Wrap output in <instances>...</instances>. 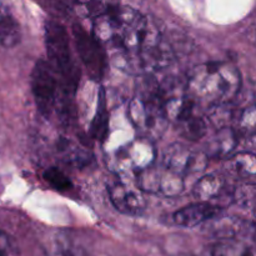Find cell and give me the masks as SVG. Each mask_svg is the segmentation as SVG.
Here are the masks:
<instances>
[{
  "instance_id": "4fadbf2b",
  "label": "cell",
  "mask_w": 256,
  "mask_h": 256,
  "mask_svg": "<svg viewBox=\"0 0 256 256\" xmlns=\"http://www.w3.org/2000/svg\"><path fill=\"white\" fill-rule=\"evenodd\" d=\"M225 188V182L216 175H205L200 178L192 189V194L199 202H212L222 195Z\"/></svg>"
},
{
  "instance_id": "5b68a950",
  "label": "cell",
  "mask_w": 256,
  "mask_h": 256,
  "mask_svg": "<svg viewBox=\"0 0 256 256\" xmlns=\"http://www.w3.org/2000/svg\"><path fill=\"white\" fill-rule=\"evenodd\" d=\"M58 78L46 60L39 59L32 72V92L40 114L49 118L56 104Z\"/></svg>"
},
{
  "instance_id": "8992f818",
  "label": "cell",
  "mask_w": 256,
  "mask_h": 256,
  "mask_svg": "<svg viewBox=\"0 0 256 256\" xmlns=\"http://www.w3.org/2000/svg\"><path fill=\"white\" fill-rule=\"evenodd\" d=\"M108 192L115 209L125 215H139L144 212L146 202L140 188L130 185L122 179L108 184Z\"/></svg>"
},
{
  "instance_id": "44dd1931",
  "label": "cell",
  "mask_w": 256,
  "mask_h": 256,
  "mask_svg": "<svg viewBox=\"0 0 256 256\" xmlns=\"http://www.w3.org/2000/svg\"><path fill=\"white\" fill-rule=\"evenodd\" d=\"M254 185H245V186L239 188L235 192V202L244 206H249L250 204H254Z\"/></svg>"
},
{
  "instance_id": "ac0fdd59",
  "label": "cell",
  "mask_w": 256,
  "mask_h": 256,
  "mask_svg": "<svg viewBox=\"0 0 256 256\" xmlns=\"http://www.w3.org/2000/svg\"><path fill=\"white\" fill-rule=\"evenodd\" d=\"M42 178L45 182L54 188L58 192H66V190L72 189V184L70 182L69 178L56 166H50L42 172Z\"/></svg>"
},
{
  "instance_id": "5bb4252c",
  "label": "cell",
  "mask_w": 256,
  "mask_h": 256,
  "mask_svg": "<svg viewBox=\"0 0 256 256\" xmlns=\"http://www.w3.org/2000/svg\"><path fill=\"white\" fill-rule=\"evenodd\" d=\"M108 130H109V114L106 109V100H105L104 90L100 89L96 114L90 124L89 134L92 139L98 142H104L105 136L108 135Z\"/></svg>"
},
{
  "instance_id": "3957f363",
  "label": "cell",
  "mask_w": 256,
  "mask_h": 256,
  "mask_svg": "<svg viewBox=\"0 0 256 256\" xmlns=\"http://www.w3.org/2000/svg\"><path fill=\"white\" fill-rule=\"evenodd\" d=\"M130 122L146 139H158L168 126L166 112L160 96L159 86L152 84L138 92L128 109Z\"/></svg>"
},
{
  "instance_id": "52a82bcc",
  "label": "cell",
  "mask_w": 256,
  "mask_h": 256,
  "mask_svg": "<svg viewBox=\"0 0 256 256\" xmlns=\"http://www.w3.org/2000/svg\"><path fill=\"white\" fill-rule=\"evenodd\" d=\"M206 164V154L192 152L182 144L170 145L164 155V169L182 178L190 172L204 170Z\"/></svg>"
},
{
  "instance_id": "277c9868",
  "label": "cell",
  "mask_w": 256,
  "mask_h": 256,
  "mask_svg": "<svg viewBox=\"0 0 256 256\" xmlns=\"http://www.w3.org/2000/svg\"><path fill=\"white\" fill-rule=\"evenodd\" d=\"M72 32L76 54L88 75L94 80L104 78L108 69V54L102 42L78 22L72 25Z\"/></svg>"
},
{
  "instance_id": "7c38bea8",
  "label": "cell",
  "mask_w": 256,
  "mask_h": 256,
  "mask_svg": "<svg viewBox=\"0 0 256 256\" xmlns=\"http://www.w3.org/2000/svg\"><path fill=\"white\" fill-rule=\"evenodd\" d=\"M45 256H86V252L69 235L58 234L48 242Z\"/></svg>"
},
{
  "instance_id": "7a4b0ae2",
  "label": "cell",
  "mask_w": 256,
  "mask_h": 256,
  "mask_svg": "<svg viewBox=\"0 0 256 256\" xmlns=\"http://www.w3.org/2000/svg\"><path fill=\"white\" fill-rule=\"evenodd\" d=\"M44 40L48 62L54 70L58 82L65 92L74 94L79 86L82 72L74 59L66 28L59 22L46 20L44 24Z\"/></svg>"
},
{
  "instance_id": "6da1fadb",
  "label": "cell",
  "mask_w": 256,
  "mask_h": 256,
  "mask_svg": "<svg viewBox=\"0 0 256 256\" xmlns=\"http://www.w3.org/2000/svg\"><path fill=\"white\" fill-rule=\"evenodd\" d=\"M242 86V76L230 62H208L198 65L190 72L185 92L195 104L208 108L219 104H229Z\"/></svg>"
},
{
  "instance_id": "ffe728a7",
  "label": "cell",
  "mask_w": 256,
  "mask_h": 256,
  "mask_svg": "<svg viewBox=\"0 0 256 256\" xmlns=\"http://www.w3.org/2000/svg\"><path fill=\"white\" fill-rule=\"evenodd\" d=\"M239 132L242 134H254L255 129V108L254 105H250L249 108L244 110L242 115L239 120Z\"/></svg>"
},
{
  "instance_id": "8fae6325",
  "label": "cell",
  "mask_w": 256,
  "mask_h": 256,
  "mask_svg": "<svg viewBox=\"0 0 256 256\" xmlns=\"http://www.w3.org/2000/svg\"><path fill=\"white\" fill-rule=\"evenodd\" d=\"M239 132L229 126L220 128L215 136L208 144L205 154L212 158H229L236 149Z\"/></svg>"
},
{
  "instance_id": "e0dca14e",
  "label": "cell",
  "mask_w": 256,
  "mask_h": 256,
  "mask_svg": "<svg viewBox=\"0 0 256 256\" xmlns=\"http://www.w3.org/2000/svg\"><path fill=\"white\" fill-rule=\"evenodd\" d=\"M182 189H184V178L168 170L160 172L159 190L162 194L168 196H174L182 192Z\"/></svg>"
},
{
  "instance_id": "2e32d148",
  "label": "cell",
  "mask_w": 256,
  "mask_h": 256,
  "mask_svg": "<svg viewBox=\"0 0 256 256\" xmlns=\"http://www.w3.org/2000/svg\"><path fill=\"white\" fill-rule=\"evenodd\" d=\"M206 256H254V252L250 246L242 242L226 240L214 245L209 252L205 254Z\"/></svg>"
},
{
  "instance_id": "d6986e66",
  "label": "cell",
  "mask_w": 256,
  "mask_h": 256,
  "mask_svg": "<svg viewBox=\"0 0 256 256\" xmlns=\"http://www.w3.org/2000/svg\"><path fill=\"white\" fill-rule=\"evenodd\" d=\"M0 256H20L16 242L8 232L0 230Z\"/></svg>"
},
{
  "instance_id": "9a60e30c",
  "label": "cell",
  "mask_w": 256,
  "mask_h": 256,
  "mask_svg": "<svg viewBox=\"0 0 256 256\" xmlns=\"http://www.w3.org/2000/svg\"><path fill=\"white\" fill-rule=\"evenodd\" d=\"M255 168V155L252 152H238L229 160V169L240 178H254Z\"/></svg>"
},
{
  "instance_id": "9c48e42d",
  "label": "cell",
  "mask_w": 256,
  "mask_h": 256,
  "mask_svg": "<svg viewBox=\"0 0 256 256\" xmlns=\"http://www.w3.org/2000/svg\"><path fill=\"white\" fill-rule=\"evenodd\" d=\"M220 206L209 202H198L182 208L172 215V222L182 228H195L215 219L219 215Z\"/></svg>"
},
{
  "instance_id": "30bf717a",
  "label": "cell",
  "mask_w": 256,
  "mask_h": 256,
  "mask_svg": "<svg viewBox=\"0 0 256 256\" xmlns=\"http://www.w3.org/2000/svg\"><path fill=\"white\" fill-rule=\"evenodd\" d=\"M22 42V26L9 5L0 0V45L6 49Z\"/></svg>"
},
{
  "instance_id": "ba28073f",
  "label": "cell",
  "mask_w": 256,
  "mask_h": 256,
  "mask_svg": "<svg viewBox=\"0 0 256 256\" xmlns=\"http://www.w3.org/2000/svg\"><path fill=\"white\" fill-rule=\"evenodd\" d=\"M155 159V150L150 144L149 139L135 140L129 148L118 156L116 166L122 170L126 169L128 172H142L149 168Z\"/></svg>"
}]
</instances>
